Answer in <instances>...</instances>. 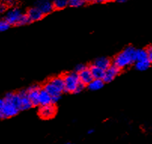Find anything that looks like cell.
<instances>
[{
    "label": "cell",
    "instance_id": "cell-1",
    "mask_svg": "<svg viewBox=\"0 0 152 144\" xmlns=\"http://www.w3.org/2000/svg\"><path fill=\"white\" fill-rule=\"evenodd\" d=\"M136 49L131 46L126 48L114 59V65L118 66L119 69H123L133 64L136 61Z\"/></svg>",
    "mask_w": 152,
    "mask_h": 144
},
{
    "label": "cell",
    "instance_id": "cell-2",
    "mask_svg": "<svg viewBox=\"0 0 152 144\" xmlns=\"http://www.w3.org/2000/svg\"><path fill=\"white\" fill-rule=\"evenodd\" d=\"M65 84V91L69 93H75L79 84L81 83L78 73L76 72L67 73L63 76Z\"/></svg>",
    "mask_w": 152,
    "mask_h": 144
},
{
    "label": "cell",
    "instance_id": "cell-3",
    "mask_svg": "<svg viewBox=\"0 0 152 144\" xmlns=\"http://www.w3.org/2000/svg\"><path fill=\"white\" fill-rule=\"evenodd\" d=\"M45 89L49 93L50 96L52 97V103L53 104H56L59 101V100L61 97L62 93L63 92L61 89H60L57 86H56L55 84H53L51 82H48L47 84L45 85Z\"/></svg>",
    "mask_w": 152,
    "mask_h": 144
},
{
    "label": "cell",
    "instance_id": "cell-4",
    "mask_svg": "<svg viewBox=\"0 0 152 144\" xmlns=\"http://www.w3.org/2000/svg\"><path fill=\"white\" fill-rule=\"evenodd\" d=\"M20 109L14 106L13 104L9 102H5V106L3 107L2 109L0 111V118L5 119V118H11L19 112Z\"/></svg>",
    "mask_w": 152,
    "mask_h": 144
},
{
    "label": "cell",
    "instance_id": "cell-5",
    "mask_svg": "<svg viewBox=\"0 0 152 144\" xmlns=\"http://www.w3.org/2000/svg\"><path fill=\"white\" fill-rule=\"evenodd\" d=\"M22 15H23V13H22L21 10L19 8L14 7V8H11L7 12L5 19L11 25H16L17 26L18 21H19Z\"/></svg>",
    "mask_w": 152,
    "mask_h": 144
},
{
    "label": "cell",
    "instance_id": "cell-6",
    "mask_svg": "<svg viewBox=\"0 0 152 144\" xmlns=\"http://www.w3.org/2000/svg\"><path fill=\"white\" fill-rule=\"evenodd\" d=\"M56 112H57V109H56L55 106L53 105V104H50L48 105L41 106L39 114L41 118L44 119H50L55 115Z\"/></svg>",
    "mask_w": 152,
    "mask_h": 144
},
{
    "label": "cell",
    "instance_id": "cell-7",
    "mask_svg": "<svg viewBox=\"0 0 152 144\" xmlns=\"http://www.w3.org/2000/svg\"><path fill=\"white\" fill-rule=\"evenodd\" d=\"M120 70L121 69L118 68V66H116L115 65H111L108 69L105 70L102 80L106 83L111 82L120 73Z\"/></svg>",
    "mask_w": 152,
    "mask_h": 144
},
{
    "label": "cell",
    "instance_id": "cell-8",
    "mask_svg": "<svg viewBox=\"0 0 152 144\" xmlns=\"http://www.w3.org/2000/svg\"><path fill=\"white\" fill-rule=\"evenodd\" d=\"M36 7H37L44 15H48L54 9L53 2L50 0H37L36 2Z\"/></svg>",
    "mask_w": 152,
    "mask_h": 144
},
{
    "label": "cell",
    "instance_id": "cell-9",
    "mask_svg": "<svg viewBox=\"0 0 152 144\" xmlns=\"http://www.w3.org/2000/svg\"><path fill=\"white\" fill-rule=\"evenodd\" d=\"M40 90V87L37 85L32 86V87H29L27 89L28 96H29V100H30L33 107H36V106L39 105V96Z\"/></svg>",
    "mask_w": 152,
    "mask_h": 144
},
{
    "label": "cell",
    "instance_id": "cell-10",
    "mask_svg": "<svg viewBox=\"0 0 152 144\" xmlns=\"http://www.w3.org/2000/svg\"><path fill=\"white\" fill-rule=\"evenodd\" d=\"M26 15L29 18L30 22H35V21H40L44 17V14L41 12L40 10L37 7H32L29 9H28L26 12Z\"/></svg>",
    "mask_w": 152,
    "mask_h": 144
},
{
    "label": "cell",
    "instance_id": "cell-11",
    "mask_svg": "<svg viewBox=\"0 0 152 144\" xmlns=\"http://www.w3.org/2000/svg\"><path fill=\"white\" fill-rule=\"evenodd\" d=\"M20 96L21 98V105H20V110H26L30 109L31 107H33L31 103L29 97L28 96L27 90L21 91L19 92Z\"/></svg>",
    "mask_w": 152,
    "mask_h": 144
},
{
    "label": "cell",
    "instance_id": "cell-12",
    "mask_svg": "<svg viewBox=\"0 0 152 144\" xmlns=\"http://www.w3.org/2000/svg\"><path fill=\"white\" fill-rule=\"evenodd\" d=\"M5 102H9L13 104L16 107H18L20 110L21 105V98L19 93L18 94H14V93H8L5 97Z\"/></svg>",
    "mask_w": 152,
    "mask_h": 144
},
{
    "label": "cell",
    "instance_id": "cell-13",
    "mask_svg": "<svg viewBox=\"0 0 152 144\" xmlns=\"http://www.w3.org/2000/svg\"><path fill=\"white\" fill-rule=\"evenodd\" d=\"M78 76H79L80 82L83 83L84 85H88L94 79L92 73H91L90 69L88 68H86L85 70L81 71V73H78Z\"/></svg>",
    "mask_w": 152,
    "mask_h": 144
},
{
    "label": "cell",
    "instance_id": "cell-14",
    "mask_svg": "<svg viewBox=\"0 0 152 144\" xmlns=\"http://www.w3.org/2000/svg\"><path fill=\"white\" fill-rule=\"evenodd\" d=\"M39 105L41 106H45L48 105V104H53V103H52L51 96L49 94V93L48 92L45 88L44 89L40 90L39 96Z\"/></svg>",
    "mask_w": 152,
    "mask_h": 144
},
{
    "label": "cell",
    "instance_id": "cell-15",
    "mask_svg": "<svg viewBox=\"0 0 152 144\" xmlns=\"http://www.w3.org/2000/svg\"><path fill=\"white\" fill-rule=\"evenodd\" d=\"M105 82L101 79H94L93 81H91L88 84V87L91 91H98L103 87Z\"/></svg>",
    "mask_w": 152,
    "mask_h": 144
},
{
    "label": "cell",
    "instance_id": "cell-16",
    "mask_svg": "<svg viewBox=\"0 0 152 144\" xmlns=\"http://www.w3.org/2000/svg\"><path fill=\"white\" fill-rule=\"evenodd\" d=\"M94 65L99 66V67H100L102 70H105L111 66V60L105 57H99V58H97L96 60H95Z\"/></svg>",
    "mask_w": 152,
    "mask_h": 144
},
{
    "label": "cell",
    "instance_id": "cell-17",
    "mask_svg": "<svg viewBox=\"0 0 152 144\" xmlns=\"http://www.w3.org/2000/svg\"><path fill=\"white\" fill-rule=\"evenodd\" d=\"M89 69L91 70V73H92L94 79H102L104 73H105V70L94 64L92 65Z\"/></svg>",
    "mask_w": 152,
    "mask_h": 144
},
{
    "label": "cell",
    "instance_id": "cell-18",
    "mask_svg": "<svg viewBox=\"0 0 152 144\" xmlns=\"http://www.w3.org/2000/svg\"><path fill=\"white\" fill-rule=\"evenodd\" d=\"M151 62L147 59L143 60H137L135 63V68L139 71H145L150 67Z\"/></svg>",
    "mask_w": 152,
    "mask_h": 144
},
{
    "label": "cell",
    "instance_id": "cell-19",
    "mask_svg": "<svg viewBox=\"0 0 152 144\" xmlns=\"http://www.w3.org/2000/svg\"><path fill=\"white\" fill-rule=\"evenodd\" d=\"M54 9L61 10L69 5V0H52Z\"/></svg>",
    "mask_w": 152,
    "mask_h": 144
},
{
    "label": "cell",
    "instance_id": "cell-20",
    "mask_svg": "<svg viewBox=\"0 0 152 144\" xmlns=\"http://www.w3.org/2000/svg\"><path fill=\"white\" fill-rule=\"evenodd\" d=\"M148 59V53L147 50L145 49H137L136 51V60H143Z\"/></svg>",
    "mask_w": 152,
    "mask_h": 144
},
{
    "label": "cell",
    "instance_id": "cell-21",
    "mask_svg": "<svg viewBox=\"0 0 152 144\" xmlns=\"http://www.w3.org/2000/svg\"><path fill=\"white\" fill-rule=\"evenodd\" d=\"M87 2V0H69V5L72 8H79L84 6Z\"/></svg>",
    "mask_w": 152,
    "mask_h": 144
},
{
    "label": "cell",
    "instance_id": "cell-22",
    "mask_svg": "<svg viewBox=\"0 0 152 144\" xmlns=\"http://www.w3.org/2000/svg\"><path fill=\"white\" fill-rule=\"evenodd\" d=\"M30 21H29V18L26 15V14H23L21 15L20 18L18 21V23L17 24V26H23V25H26L27 24H29Z\"/></svg>",
    "mask_w": 152,
    "mask_h": 144
},
{
    "label": "cell",
    "instance_id": "cell-23",
    "mask_svg": "<svg viewBox=\"0 0 152 144\" xmlns=\"http://www.w3.org/2000/svg\"><path fill=\"white\" fill-rule=\"evenodd\" d=\"M10 26H11V24L8 23L6 20L1 19L0 20V32L6 31L7 29H9Z\"/></svg>",
    "mask_w": 152,
    "mask_h": 144
},
{
    "label": "cell",
    "instance_id": "cell-24",
    "mask_svg": "<svg viewBox=\"0 0 152 144\" xmlns=\"http://www.w3.org/2000/svg\"><path fill=\"white\" fill-rule=\"evenodd\" d=\"M7 8H8V5L5 2L3 1L0 2V15L5 13L7 11Z\"/></svg>",
    "mask_w": 152,
    "mask_h": 144
},
{
    "label": "cell",
    "instance_id": "cell-25",
    "mask_svg": "<svg viewBox=\"0 0 152 144\" xmlns=\"http://www.w3.org/2000/svg\"><path fill=\"white\" fill-rule=\"evenodd\" d=\"M86 68H88V67L85 65L83 64V63H80V64H78L75 66V72L78 73H81V71L84 70Z\"/></svg>",
    "mask_w": 152,
    "mask_h": 144
},
{
    "label": "cell",
    "instance_id": "cell-26",
    "mask_svg": "<svg viewBox=\"0 0 152 144\" xmlns=\"http://www.w3.org/2000/svg\"><path fill=\"white\" fill-rule=\"evenodd\" d=\"M3 2H5L8 5L13 6V5H16L18 3V0H3Z\"/></svg>",
    "mask_w": 152,
    "mask_h": 144
},
{
    "label": "cell",
    "instance_id": "cell-27",
    "mask_svg": "<svg viewBox=\"0 0 152 144\" xmlns=\"http://www.w3.org/2000/svg\"><path fill=\"white\" fill-rule=\"evenodd\" d=\"M113 0H87V2H91L94 3H104V2H112Z\"/></svg>",
    "mask_w": 152,
    "mask_h": 144
},
{
    "label": "cell",
    "instance_id": "cell-28",
    "mask_svg": "<svg viewBox=\"0 0 152 144\" xmlns=\"http://www.w3.org/2000/svg\"><path fill=\"white\" fill-rule=\"evenodd\" d=\"M147 53H148V60L152 63V46L148 48Z\"/></svg>",
    "mask_w": 152,
    "mask_h": 144
},
{
    "label": "cell",
    "instance_id": "cell-29",
    "mask_svg": "<svg viewBox=\"0 0 152 144\" xmlns=\"http://www.w3.org/2000/svg\"><path fill=\"white\" fill-rule=\"evenodd\" d=\"M5 100H2V99H0V111L2 109L3 107L5 106Z\"/></svg>",
    "mask_w": 152,
    "mask_h": 144
},
{
    "label": "cell",
    "instance_id": "cell-30",
    "mask_svg": "<svg viewBox=\"0 0 152 144\" xmlns=\"http://www.w3.org/2000/svg\"><path fill=\"white\" fill-rule=\"evenodd\" d=\"M117 2H119V3H123V2H126V0H115Z\"/></svg>",
    "mask_w": 152,
    "mask_h": 144
},
{
    "label": "cell",
    "instance_id": "cell-31",
    "mask_svg": "<svg viewBox=\"0 0 152 144\" xmlns=\"http://www.w3.org/2000/svg\"><path fill=\"white\" fill-rule=\"evenodd\" d=\"M94 130H89V131H88V134H92V133H94Z\"/></svg>",
    "mask_w": 152,
    "mask_h": 144
}]
</instances>
